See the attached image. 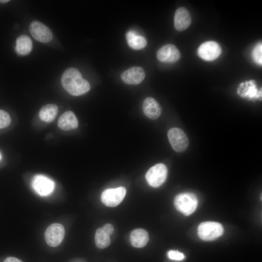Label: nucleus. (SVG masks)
I'll return each mask as SVG.
<instances>
[{
  "mask_svg": "<svg viewBox=\"0 0 262 262\" xmlns=\"http://www.w3.org/2000/svg\"><path fill=\"white\" fill-rule=\"evenodd\" d=\"M61 83L63 88L72 96L82 95L90 89L89 82L74 67L68 68L65 71L61 77Z\"/></svg>",
  "mask_w": 262,
  "mask_h": 262,
  "instance_id": "1",
  "label": "nucleus"
},
{
  "mask_svg": "<svg viewBox=\"0 0 262 262\" xmlns=\"http://www.w3.org/2000/svg\"><path fill=\"white\" fill-rule=\"evenodd\" d=\"M174 203L178 211L187 216L195 211L198 200L195 195L184 193L178 195L174 199Z\"/></svg>",
  "mask_w": 262,
  "mask_h": 262,
  "instance_id": "2",
  "label": "nucleus"
},
{
  "mask_svg": "<svg viewBox=\"0 0 262 262\" xmlns=\"http://www.w3.org/2000/svg\"><path fill=\"white\" fill-rule=\"evenodd\" d=\"M198 235L204 241H212L220 236L224 231L222 225L215 222H204L199 224Z\"/></svg>",
  "mask_w": 262,
  "mask_h": 262,
  "instance_id": "3",
  "label": "nucleus"
},
{
  "mask_svg": "<svg viewBox=\"0 0 262 262\" xmlns=\"http://www.w3.org/2000/svg\"><path fill=\"white\" fill-rule=\"evenodd\" d=\"M167 168L164 164H158L150 168L146 174L148 184L153 187H158L165 181Z\"/></svg>",
  "mask_w": 262,
  "mask_h": 262,
  "instance_id": "4",
  "label": "nucleus"
},
{
  "mask_svg": "<svg viewBox=\"0 0 262 262\" xmlns=\"http://www.w3.org/2000/svg\"><path fill=\"white\" fill-rule=\"evenodd\" d=\"M167 136L171 146L175 151L182 152L187 149L189 140L182 130L178 128H171L168 131Z\"/></svg>",
  "mask_w": 262,
  "mask_h": 262,
  "instance_id": "5",
  "label": "nucleus"
},
{
  "mask_svg": "<svg viewBox=\"0 0 262 262\" xmlns=\"http://www.w3.org/2000/svg\"><path fill=\"white\" fill-rule=\"evenodd\" d=\"M64 226L59 223L50 225L45 232V239L47 244L51 247L59 246L62 242L65 236Z\"/></svg>",
  "mask_w": 262,
  "mask_h": 262,
  "instance_id": "6",
  "label": "nucleus"
},
{
  "mask_svg": "<svg viewBox=\"0 0 262 262\" xmlns=\"http://www.w3.org/2000/svg\"><path fill=\"white\" fill-rule=\"evenodd\" d=\"M126 190L123 187L108 189L104 190L101 196L102 203L108 207H115L124 199Z\"/></svg>",
  "mask_w": 262,
  "mask_h": 262,
  "instance_id": "7",
  "label": "nucleus"
},
{
  "mask_svg": "<svg viewBox=\"0 0 262 262\" xmlns=\"http://www.w3.org/2000/svg\"><path fill=\"white\" fill-rule=\"evenodd\" d=\"M32 185L34 190L42 196L50 195L54 187V182L42 175H35L33 178Z\"/></svg>",
  "mask_w": 262,
  "mask_h": 262,
  "instance_id": "8",
  "label": "nucleus"
},
{
  "mask_svg": "<svg viewBox=\"0 0 262 262\" xmlns=\"http://www.w3.org/2000/svg\"><path fill=\"white\" fill-rule=\"evenodd\" d=\"M29 31L32 36L39 42L48 43L52 39L53 36L50 30L39 21H32L29 26Z\"/></svg>",
  "mask_w": 262,
  "mask_h": 262,
  "instance_id": "9",
  "label": "nucleus"
},
{
  "mask_svg": "<svg viewBox=\"0 0 262 262\" xmlns=\"http://www.w3.org/2000/svg\"><path fill=\"white\" fill-rule=\"evenodd\" d=\"M221 51V48L217 43L209 41L203 43L199 47L197 53L202 59L211 61L217 58Z\"/></svg>",
  "mask_w": 262,
  "mask_h": 262,
  "instance_id": "10",
  "label": "nucleus"
},
{
  "mask_svg": "<svg viewBox=\"0 0 262 262\" xmlns=\"http://www.w3.org/2000/svg\"><path fill=\"white\" fill-rule=\"evenodd\" d=\"M157 58L164 63H173L179 60L180 53L178 49L173 44H166L157 52Z\"/></svg>",
  "mask_w": 262,
  "mask_h": 262,
  "instance_id": "11",
  "label": "nucleus"
},
{
  "mask_svg": "<svg viewBox=\"0 0 262 262\" xmlns=\"http://www.w3.org/2000/svg\"><path fill=\"white\" fill-rule=\"evenodd\" d=\"M145 77L144 69L139 66L132 67L123 72L121 75L122 81L128 84H137Z\"/></svg>",
  "mask_w": 262,
  "mask_h": 262,
  "instance_id": "12",
  "label": "nucleus"
},
{
  "mask_svg": "<svg viewBox=\"0 0 262 262\" xmlns=\"http://www.w3.org/2000/svg\"><path fill=\"white\" fill-rule=\"evenodd\" d=\"M192 21L189 11L184 7L177 9L174 15V27L178 31L181 32L187 29Z\"/></svg>",
  "mask_w": 262,
  "mask_h": 262,
  "instance_id": "13",
  "label": "nucleus"
},
{
  "mask_svg": "<svg viewBox=\"0 0 262 262\" xmlns=\"http://www.w3.org/2000/svg\"><path fill=\"white\" fill-rule=\"evenodd\" d=\"M144 114L148 118L156 119L161 114L162 109L159 103L155 99L151 97L145 98L142 105Z\"/></svg>",
  "mask_w": 262,
  "mask_h": 262,
  "instance_id": "14",
  "label": "nucleus"
},
{
  "mask_svg": "<svg viewBox=\"0 0 262 262\" xmlns=\"http://www.w3.org/2000/svg\"><path fill=\"white\" fill-rule=\"evenodd\" d=\"M58 126L64 131H70L77 128L78 121L74 113L71 111L65 112L58 121Z\"/></svg>",
  "mask_w": 262,
  "mask_h": 262,
  "instance_id": "15",
  "label": "nucleus"
},
{
  "mask_svg": "<svg viewBox=\"0 0 262 262\" xmlns=\"http://www.w3.org/2000/svg\"><path fill=\"white\" fill-rule=\"evenodd\" d=\"M149 239L147 232L142 229H137L131 233L130 241L132 246L140 248L145 246Z\"/></svg>",
  "mask_w": 262,
  "mask_h": 262,
  "instance_id": "16",
  "label": "nucleus"
},
{
  "mask_svg": "<svg viewBox=\"0 0 262 262\" xmlns=\"http://www.w3.org/2000/svg\"><path fill=\"white\" fill-rule=\"evenodd\" d=\"M126 38L130 47L135 50L144 48L147 43L144 37L137 35L135 32L131 30L127 32Z\"/></svg>",
  "mask_w": 262,
  "mask_h": 262,
  "instance_id": "17",
  "label": "nucleus"
},
{
  "mask_svg": "<svg viewBox=\"0 0 262 262\" xmlns=\"http://www.w3.org/2000/svg\"><path fill=\"white\" fill-rule=\"evenodd\" d=\"M33 49L31 38L27 35H21L16 40L15 51L19 55H26L30 53Z\"/></svg>",
  "mask_w": 262,
  "mask_h": 262,
  "instance_id": "18",
  "label": "nucleus"
},
{
  "mask_svg": "<svg viewBox=\"0 0 262 262\" xmlns=\"http://www.w3.org/2000/svg\"><path fill=\"white\" fill-rule=\"evenodd\" d=\"M58 111L57 105L48 104L44 106L40 110L39 116L41 120L50 123L55 118Z\"/></svg>",
  "mask_w": 262,
  "mask_h": 262,
  "instance_id": "19",
  "label": "nucleus"
},
{
  "mask_svg": "<svg viewBox=\"0 0 262 262\" xmlns=\"http://www.w3.org/2000/svg\"><path fill=\"white\" fill-rule=\"evenodd\" d=\"M238 92L240 96L248 97L249 98H252L254 97L259 98L261 97L260 93L262 94V93H258L255 84L252 81L240 84Z\"/></svg>",
  "mask_w": 262,
  "mask_h": 262,
  "instance_id": "20",
  "label": "nucleus"
},
{
  "mask_svg": "<svg viewBox=\"0 0 262 262\" xmlns=\"http://www.w3.org/2000/svg\"><path fill=\"white\" fill-rule=\"evenodd\" d=\"M95 243L100 248H105L108 246L111 243L110 236L106 233L102 228H98L95 233Z\"/></svg>",
  "mask_w": 262,
  "mask_h": 262,
  "instance_id": "21",
  "label": "nucleus"
},
{
  "mask_svg": "<svg viewBox=\"0 0 262 262\" xmlns=\"http://www.w3.org/2000/svg\"><path fill=\"white\" fill-rule=\"evenodd\" d=\"M11 122L9 114L6 111L0 109V129L7 127Z\"/></svg>",
  "mask_w": 262,
  "mask_h": 262,
  "instance_id": "22",
  "label": "nucleus"
},
{
  "mask_svg": "<svg viewBox=\"0 0 262 262\" xmlns=\"http://www.w3.org/2000/svg\"><path fill=\"white\" fill-rule=\"evenodd\" d=\"M262 45L261 43L257 45L253 49L252 52V58L254 61L259 65L262 64Z\"/></svg>",
  "mask_w": 262,
  "mask_h": 262,
  "instance_id": "23",
  "label": "nucleus"
},
{
  "mask_svg": "<svg viewBox=\"0 0 262 262\" xmlns=\"http://www.w3.org/2000/svg\"><path fill=\"white\" fill-rule=\"evenodd\" d=\"M167 255L170 259L175 261H180L184 258V254L177 250H170Z\"/></svg>",
  "mask_w": 262,
  "mask_h": 262,
  "instance_id": "24",
  "label": "nucleus"
},
{
  "mask_svg": "<svg viewBox=\"0 0 262 262\" xmlns=\"http://www.w3.org/2000/svg\"><path fill=\"white\" fill-rule=\"evenodd\" d=\"M103 231L108 235H111L114 231V227L110 224H107L102 227Z\"/></svg>",
  "mask_w": 262,
  "mask_h": 262,
  "instance_id": "25",
  "label": "nucleus"
},
{
  "mask_svg": "<svg viewBox=\"0 0 262 262\" xmlns=\"http://www.w3.org/2000/svg\"><path fill=\"white\" fill-rule=\"evenodd\" d=\"M3 262H23L18 259L13 257H9L6 258Z\"/></svg>",
  "mask_w": 262,
  "mask_h": 262,
  "instance_id": "26",
  "label": "nucleus"
},
{
  "mask_svg": "<svg viewBox=\"0 0 262 262\" xmlns=\"http://www.w3.org/2000/svg\"><path fill=\"white\" fill-rule=\"evenodd\" d=\"M9 1V0H0V2L2 3H7Z\"/></svg>",
  "mask_w": 262,
  "mask_h": 262,
  "instance_id": "27",
  "label": "nucleus"
},
{
  "mask_svg": "<svg viewBox=\"0 0 262 262\" xmlns=\"http://www.w3.org/2000/svg\"><path fill=\"white\" fill-rule=\"evenodd\" d=\"M1 159V154L0 153V160Z\"/></svg>",
  "mask_w": 262,
  "mask_h": 262,
  "instance_id": "28",
  "label": "nucleus"
}]
</instances>
